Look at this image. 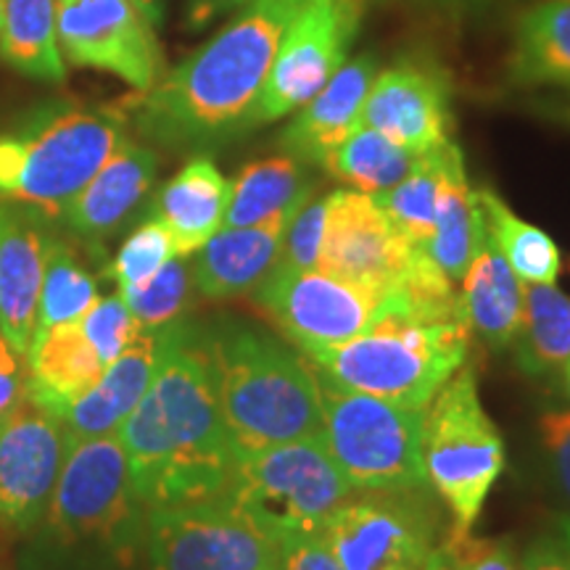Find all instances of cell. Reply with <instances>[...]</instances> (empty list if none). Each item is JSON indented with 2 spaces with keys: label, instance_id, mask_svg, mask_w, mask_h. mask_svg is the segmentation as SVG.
<instances>
[{
  "label": "cell",
  "instance_id": "6da1fadb",
  "mask_svg": "<svg viewBox=\"0 0 570 570\" xmlns=\"http://www.w3.org/2000/svg\"><path fill=\"white\" fill-rule=\"evenodd\" d=\"M117 436L146 510L230 491L238 452L219 412L204 348L185 325Z\"/></svg>",
  "mask_w": 570,
  "mask_h": 570
},
{
  "label": "cell",
  "instance_id": "7a4b0ae2",
  "mask_svg": "<svg viewBox=\"0 0 570 570\" xmlns=\"http://www.w3.org/2000/svg\"><path fill=\"white\" fill-rule=\"evenodd\" d=\"M298 11L248 0L206 46L132 101L140 135L167 148H212L259 127L275 51Z\"/></svg>",
  "mask_w": 570,
  "mask_h": 570
},
{
  "label": "cell",
  "instance_id": "3957f363",
  "mask_svg": "<svg viewBox=\"0 0 570 570\" xmlns=\"http://www.w3.org/2000/svg\"><path fill=\"white\" fill-rule=\"evenodd\" d=\"M198 344L235 452L323 439L317 373L296 346L235 320L214 325Z\"/></svg>",
  "mask_w": 570,
  "mask_h": 570
},
{
  "label": "cell",
  "instance_id": "277c9868",
  "mask_svg": "<svg viewBox=\"0 0 570 570\" xmlns=\"http://www.w3.org/2000/svg\"><path fill=\"white\" fill-rule=\"evenodd\" d=\"M470 336L462 315L446 320L412 315L396 288H391L367 333L304 356L325 381L341 389L428 410L441 386L465 365Z\"/></svg>",
  "mask_w": 570,
  "mask_h": 570
},
{
  "label": "cell",
  "instance_id": "5b68a950",
  "mask_svg": "<svg viewBox=\"0 0 570 570\" xmlns=\"http://www.w3.org/2000/svg\"><path fill=\"white\" fill-rule=\"evenodd\" d=\"M117 109L59 106L0 135V196L63 214L127 140Z\"/></svg>",
  "mask_w": 570,
  "mask_h": 570
},
{
  "label": "cell",
  "instance_id": "8992f818",
  "mask_svg": "<svg viewBox=\"0 0 570 570\" xmlns=\"http://www.w3.org/2000/svg\"><path fill=\"white\" fill-rule=\"evenodd\" d=\"M423 465L452 529L473 531L504 470V441L481 404L475 367L462 365L428 404Z\"/></svg>",
  "mask_w": 570,
  "mask_h": 570
},
{
  "label": "cell",
  "instance_id": "52a82bcc",
  "mask_svg": "<svg viewBox=\"0 0 570 570\" xmlns=\"http://www.w3.org/2000/svg\"><path fill=\"white\" fill-rule=\"evenodd\" d=\"M317 373V370H315ZM320 381L323 441L354 489H425V410Z\"/></svg>",
  "mask_w": 570,
  "mask_h": 570
},
{
  "label": "cell",
  "instance_id": "ba28073f",
  "mask_svg": "<svg viewBox=\"0 0 570 570\" xmlns=\"http://www.w3.org/2000/svg\"><path fill=\"white\" fill-rule=\"evenodd\" d=\"M146 508L117 433L69 444L48 502V531L69 544H96L130 560L146 539Z\"/></svg>",
  "mask_w": 570,
  "mask_h": 570
},
{
  "label": "cell",
  "instance_id": "9c48e42d",
  "mask_svg": "<svg viewBox=\"0 0 570 570\" xmlns=\"http://www.w3.org/2000/svg\"><path fill=\"white\" fill-rule=\"evenodd\" d=\"M151 570H277L281 537L230 494L146 512Z\"/></svg>",
  "mask_w": 570,
  "mask_h": 570
},
{
  "label": "cell",
  "instance_id": "30bf717a",
  "mask_svg": "<svg viewBox=\"0 0 570 570\" xmlns=\"http://www.w3.org/2000/svg\"><path fill=\"white\" fill-rule=\"evenodd\" d=\"M354 491L325 441L304 439L240 452L227 494L256 512L277 537H285L320 533Z\"/></svg>",
  "mask_w": 570,
  "mask_h": 570
},
{
  "label": "cell",
  "instance_id": "8fae6325",
  "mask_svg": "<svg viewBox=\"0 0 570 570\" xmlns=\"http://www.w3.org/2000/svg\"><path fill=\"white\" fill-rule=\"evenodd\" d=\"M436 531L423 489H356L320 533L344 570H423Z\"/></svg>",
  "mask_w": 570,
  "mask_h": 570
},
{
  "label": "cell",
  "instance_id": "7c38bea8",
  "mask_svg": "<svg viewBox=\"0 0 570 570\" xmlns=\"http://www.w3.org/2000/svg\"><path fill=\"white\" fill-rule=\"evenodd\" d=\"M252 296L256 309L306 354L367 333L389 294L348 283L320 267L275 265Z\"/></svg>",
  "mask_w": 570,
  "mask_h": 570
},
{
  "label": "cell",
  "instance_id": "4fadbf2b",
  "mask_svg": "<svg viewBox=\"0 0 570 570\" xmlns=\"http://www.w3.org/2000/svg\"><path fill=\"white\" fill-rule=\"evenodd\" d=\"M362 0H309L285 27L259 101V127L312 101L344 67L362 27Z\"/></svg>",
  "mask_w": 570,
  "mask_h": 570
},
{
  "label": "cell",
  "instance_id": "5bb4252c",
  "mask_svg": "<svg viewBox=\"0 0 570 570\" xmlns=\"http://www.w3.org/2000/svg\"><path fill=\"white\" fill-rule=\"evenodd\" d=\"M56 38L77 67L109 71L140 92L159 82V42L132 0H56Z\"/></svg>",
  "mask_w": 570,
  "mask_h": 570
},
{
  "label": "cell",
  "instance_id": "9a60e30c",
  "mask_svg": "<svg viewBox=\"0 0 570 570\" xmlns=\"http://www.w3.org/2000/svg\"><path fill=\"white\" fill-rule=\"evenodd\" d=\"M67 452L61 420L27 396L0 417V525L27 531L46 518Z\"/></svg>",
  "mask_w": 570,
  "mask_h": 570
},
{
  "label": "cell",
  "instance_id": "2e32d148",
  "mask_svg": "<svg viewBox=\"0 0 570 570\" xmlns=\"http://www.w3.org/2000/svg\"><path fill=\"white\" fill-rule=\"evenodd\" d=\"M415 246L396 233L373 196L341 188L327 194L320 269L389 294L402 281Z\"/></svg>",
  "mask_w": 570,
  "mask_h": 570
},
{
  "label": "cell",
  "instance_id": "e0dca14e",
  "mask_svg": "<svg viewBox=\"0 0 570 570\" xmlns=\"http://www.w3.org/2000/svg\"><path fill=\"white\" fill-rule=\"evenodd\" d=\"M360 127L383 132L412 154L449 140V80L433 63L396 61L377 71L362 106Z\"/></svg>",
  "mask_w": 570,
  "mask_h": 570
},
{
  "label": "cell",
  "instance_id": "ac0fdd59",
  "mask_svg": "<svg viewBox=\"0 0 570 570\" xmlns=\"http://www.w3.org/2000/svg\"><path fill=\"white\" fill-rule=\"evenodd\" d=\"M180 327V323L159 327V331L142 327L138 338L104 367V375L98 377L96 386L77 396L61 415L69 444L119 431L125 417L138 407L142 394L151 386L156 370L169 346L175 344Z\"/></svg>",
  "mask_w": 570,
  "mask_h": 570
},
{
  "label": "cell",
  "instance_id": "d6986e66",
  "mask_svg": "<svg viewBox=\"0 0 570 570\" xmlns=\"http://www.w3.org/2000/svg\"><path fill=\"white\" fill-rule=\"evenodd\" d=\"M51 235L32 212L0 204V333L27 356L38 327V304Z\"/></svg>",
  "mask_w": 570,
  "mask_h": 570
},
{
  "label": "cell",
  "instance_id": "ffe728a7",
  "mask_svg": "<svg viewBox=\"0 0 570 570\" xmlns=\"http://www.w3.org/2000/svg\"><path fill=\"white\" fill-rule=\"evenodd\" d=\"M375 75L377 59L373 53H362L354 61H346L281 132L277 142L283 154L294 156L306 167H323L327 156L360 127L362 106H365Z\"/></svg>",
  "mask_w": 570,
  "mask_h": 570
},
{
  "label": "cell",
  "instance_id": "44dd1931",
  "mask_svg": "<svg viewBox=\"0 0 570 570\" xmlns=\"http://www.w3.org/2000/svg\"><path fill=\"white\" fill-rule=\"evenodd\" d=\"M294 212L277 214L259 225L223 227L212 235L190 265L196 288L209 298L254 294L281 262L285 227Z\"/></svg>",
  "mask_w": 570,
  "mask_h": 570
},
{
  "label": "cell",
  "instance_id": "7402d4cb",
  "mask_svg": "<svg viewBox=\"0 0 570 570\" xmlns=\"http://www.w3.org/2000/svg\"><path fill=\"white\" fill-rule=\"evenodd\" d=\"M159 159L151 148L127 138L117 154L85 185L63 217L80 235L104 238L111 235L151 194Z\"/></svg>",
  "mask_w": 570,
  "mask_h": 570
},
{
  "label": "cell",
  "instance_id": "603a6c76",
  "mask_svg": "<svg viewBox=\"0 0 570 570\" xmlns=\"http://www.w3.org/2000/svg\"><path fill=\"white\" fill-rule=\"evenodd\" d=\"M104 367L80 323L51 325L35 333L27 352L24 396L61 420L77 396L96 386Z\"/></svg>",
  "mask_w": 570,
  "mask_h": 570
},
{
  "label": "cell",
  "instance_id": "cb8c5ba5",
  "mask_svg": "<svg viewBox=\"0 0 570 570\" xmlns=\"http://www.w3.org/2000/svg\"><path fill=\"white\" fill-rule=\"evenodd\" d=\"M230 183L209 156H194L156 196L151 217L173 235L177 256H194L225 225Z\"/></svg>",
  "mask_w": 570,
  "mask_h": 570
},
{
  "label": "cell",
  "instance_id": "d4e9b609",
  "mask_svg": "<svg viewBox=\"0 0 570 570\" xmlns=\"http://www.w3.org/2000/svg\"><path fill=\"white\" fill-rule=\"evenodd\" d=\"M460 312L470 333H475L491 352L512 346L523 320V281L512 273L487 230L479 252L462 277Z\"/></svg>",
  "mask_w": 570,
  "mask_h": 570
},
{
  "label": "cell",
  "instance_id": "484cf974",
  "mask_svg": "<svg viewBox=\"0 0 570 570\" xmlns=\"http://www.w3.org/2000/svg\"><path fill=\"white\" fill-rule=\"evenodd\" d=\"M483 235H487V219H483L479 196L468 185L465 159H462L458 142L449 140L444 146L436 225H433V235L425 244V252L444 269L449 281L462 283Z\"/></svg>",
  "mask_w": 570,
  "mask_h": 570
},
{
  "label": "cell",
  "instance_id": "4316f807",
  "mask_svg": "<svg viewBox=\"0 0 570 570\" xmlns=\"http://www.w3.org/2000/svg\"><path fill=\"white\" fill-rule=\"evenodd\" d=\"M508 71L518 88L570 90V0H539L520 13Z\"/></svg>",
  "mask_w": 570,
  "mask_h": 570
},
{
  "label": "cell",
  "instance_id": "83f0119b",
  "mask_svg": "<svg viewBox=\"0 0 570 570\" xmlns=\"http://www.w3.org/2000/svg\"><path fill=\"white\" fill-rule=\"evenodd\" d=\"M315 194V183L306 175V164L281 154L246 164L230 183L223 227H248L267 223L277 214L294 212Z\"/></svg>",
  "mask_w": 570,
  "mask_h": 570
},
{
  "label": "cell",
  "instance_id": "f1b7e54d",
  "mask_svg": "<svg viewBox=\"0 0 570 570\" xmlns=\"http://www.w3.org/2000/svg\"><path fill=\"white\" fill-rule=\"evenodd\" d=\"M512 348L523 373H566L570 362V296L558 285L523 283V320Z\"/></svg>",
  "mask_w": 570,
  "mask_h": 570
},
{
  "label": "cell",
  "instance_id": "f546056e",
  "mask_svg": "<svg viewBox=\"0 0 570 570\" xmlns=\"http://www.w3.org/2000/svg\"><path fill=\"white\" fill-rule=\"evenodd\" d=\"M0 56L21 75L61 82L67 69L56 38V0H3Z\"/></svg>",
  "mask_w": 570,
  "mask_h": 570
},
{
  "label": "cell",
  "instance_id": "4dcf8cb0",
  "mask_svg": "<svg viewBox=\"0 0 570 570\" xmlns=\"http://www.w3.org/2000/svg\"><path fill=\"white\" fill-rule=\"evenodd\" d=\"M487 230L499 254L504 256L512 273L523 283L554 285L560 277L562 256L554 240L541 227L520 219L491 188L475 190Z\"/></svg>",
  "mask_w": 570,
  "mask_h": 570
},
{
  "label": "cell",
  "instance_id": "1f68e13d",
  "mask_svg": "<svg viewBox=\"0 0 570 570\" xmlns=\"http://www.w3.org/2000/svg\"><path fill=\"white\" fill-rule=\"evenodd\" d=\"M417 156L420 154H412L410 148L399 146L383 132L356 127L336 151L327 156L323 169L352 190L377 196L404 180L415 167Z\"/></svg>",
  "mask_w": 570,
  "mask_h": 570
},
{
  "label": "cell",
  "instance_id": "d6a6232c",
  "mask_svg": "<svg viewBox=\"0 0 570 570\" xmlns=\"http://www.w3.org/2000/svg\"><path fill=\"white\" fill-rule=\"evenodd\" d=\"M449 142V140H446ZM444 142V146H446ZM444 146L417 156L415 167L404 180H399L386 194L373 196L389 223L396 227L402 238L412 246H423L431 240L436 225V204L441 188V169H444Z\"/></svg>",
  "mask_w": 570,
  "mask_h": 570
},
{
  "label": "cell",
  "instance_id": "836d02e7",
  "mask_svg": "<svg viewBox=\"0 0 570 570\" xmlns=\"http://www.w3.org/2000/svg\"><path fill=\"white\" fill-rule=\"evenodd\" d=\"M98 302V285L88 269L80 267L69 246L51 238L46 262V277H42L40 304H38V327L35 333L51 325L80 323V320Z\"/></svg>",
  "mask_w": 570,
  "mask_h": 570
},
{
  "label": "cell",
  "instance_id": "e575fe53",
  "mask_svg": "<svg viewBox=\"0 0 570 570\" xmlns=\"http://www.w3.org/2000/svg\"><path fill=\"white\" fill-rule=\"evenodd\" d=\"M190 285H194V275H190L188 262H185V256H175L151 281L138 285V288L119 291V296L125 298V304L130 306L135 320L142 327L159 331V327L180 323V315L190 298Z\"/></svg>",
  "mask_w": 570,
  "mask_h": 570
},
{
  "label": "cell",
  "instance_id": "d590c367",
  "mask_svg": "<svg viewBox=\"0 0 570 570\" xmlns=\"http://www.w3.org/2000/svg\"><path fill=\"white\" fill-rule=\"evenodd\" d=\"M175 256L177 248L173 235H169V230L159 219L151 217L125 240L119 254L114 256L109 273L117 281L119 291L138 288V285L151 281Z\"/></svg>",
  "mask_w": 570,
  "mask_h": 570
},
{
  "label": "cell",
  "instance_id": "8d00e7d4",
  "mask_svg": "<svg viewBox=\"0 0 570 570\" xmlns=\"http://www.w3.org/2000/svg\"><path fill=\"white\" fill-rule=\"evenodd\" d=\"M85 336L96 346L104 365L117 360L127 346L138 338L142 325L135 320L122 296H106L92 304V309L80 320Z\"/></svg>",
  "mask_w": 570,
  "mask_h": 570
},
{
  "label": "cell",
  "instance_id": "74e56055",
  "mask_svg": "<svg viewBox=\"0 0 570 570\" xmlns=\"http://www.w3.org/2000/svg\"><path fill=\"white\" fill-rule=\"evenodd\" d=\"M325 219L327 196L312 194L302 206H298L294 217H291L288 227H285L281 262H277V265L294 269H317L325 240Z\"/></svg>",
  "mask_w": 570,
  "mask_h": 570
},
{
  "label": "cell",
  "instance_id": "f35d334b",
  "mask_svg": "<svg viewBox=\"0 0 570 570\" xmlns=\"http://www.w3.org/2000/svg\"><path fill=\"white\" fill-rule=\"evenodd\" d=\"M441 544L452 554L454 570H518L510 539H487L473 537V531L449 529Z\"/></svg>",
  "mask_w": 570,
  "mask_h": 570
},
{
  "label": "cell",
  "instance_id": "ab89813d",
  "mask_svg": "<svg viewBox=\"0 0 570 570\" xmlns=\"http://www.w3.org/2000/svg\"><path fill=\"white\" fill-rule=\"evenodd\" d=\"M277 570H344L331 552L323 533H285L281 537V568Z\"/></svg>",
  "mask_w": 570,
  "mask_h": 570
},
{
  "label": "cell",
  "instance_id": "60d3db41",
  "mask_svg": "<svg viewBox=\"0 0 570 570\" xmlns=\"http://www.w3.org/2000/svg\"><path fill=\"white\" fill-rule=\"evenodd\" d=\"M539 433L558 487L570 502V410L544 412L539 420Z\"/></svg>",
  "mask_w": 570,
  "mask_h": 570
},
{
  "label": "cell",
  "instance_id": "b9f144b4",
  "mask_svg": "<svg viewBox=\"0 0 570 570\" xmlns=\"http://www.w3.org/2000/svg\"><path fill=\"white\" fill-rule=\"evenodd\" d=\"M27 365L24 354L0 333V417L9 415L24 399Z\"/></svg>",
  "mask_w": 570,
  "mask_h": 570
},
{
  "label": "cell",
  "instance_id": "7bdbcfd3",
  "mask_svg": "<svg viewBox=\"0 0 570 570\" xmlns=\"http://www.w3.org/2000/svg\"><path fill=\"white\" fill-rule=\"evenodd\" d=\"M518 570H570V554L560 533H544V537L533 539V544L523 552Z\"/></svg>",
  "mask_w": 570,
  "mask_h": 570
},
{
  "label": "cell",
  "instance_id": "ee69618b",
  "mask_svg": "<svg viewBox=\"0 0 570 570\" xmlns=\"http://www.w3.org/2000/svg\"><path fill=\"white\" fill-rule=\"evenodd\" d=\"M248 0H188V21L194 27L209 24L212 19L238 11Z\"/></svg>",
  "mask_w": 570,
  "mask_h": 570
},
{
  "label": "cell",
  "instance_id": "f6af8a7d",
  "mask_svg": "<svg viewBox=\"0 0 570 570\" xmlns=\"http://www.w3.org/2000/svg\"><path fill=\"white\" fill-rule=\"evenodd\" d=\"M537 111L541 114V117L552 119V122H558V125L568 127V130H570V104L541 101V104H537Z\"/></svg>",
  "mask_w": 570,
  "mask_h": 570
},
{
  "label": "cell",
  "instance_id": "bcb514c9",
  "mask_svg": "<svg viewBox=\"0 0 570 570\" xmlns=\"http://www.w3.org/2000/svg\"><path fill=\"white\" fill-rule=\"evenodd\" d=\"M132 6L142 13L151 27H159L164 19V0H132Z\"/></svg>",
  "mask_w": 570,
  "mask_h": 570
},
{
  "label": "cell",
  "instance_id": "7dc6e473",
  "mask_svg": "<svg viewBox=\"0 0 570 570\" xmlns=\"http://www.w3.org/2000/svg\"><path fill=\"white\" fill-rule=\"evenodd\" d=\"M423 570H454V560H452V554L446 552V547L439 544L433 547V552L428 554V560H425V566H423Z\"/></svg>",
  "mask_w": 570,
  "mask_h": 570
},
{
  "label": "cell",
  "instance_id": "c3c4849f",
  "mask_svg": "<svg viewBox=\"0 0 570 570\" xmlns=\"http://www.w3.org/2000/svg\"><path fill=\"white\" fill-rule=\"evenodd\" d=\"M558 525H560V539H562V544H566V550H568V554H570V515H562V518L558 520Z\"/></svg>",
  "mask_w": 570,
  "mask_h": 570
},
{
  "label": "cell",
  "instance_id": "681fc988",
  "mask_svg": "<svg viewBox=\"0 0 570 570\" xmlns=\"http://www.w3.org/2000/svg\"><path fill=\"white\" fill-rule=\"evenodd\" d=\"M275 3H281V6H288V9H294V11H302L306 3H309V0H275Z\"/></svg>",
  "mask_w": 570,
  "mask_h": 570
},
{
  "label": "cell",
  "instance_id": "f907efd6",
  "mask_svg": "<svg viewBox=\"0 0 570 570\" xmlns=\"http://www.w3.org/2000/svg\"><path fill=\"white\" fill-rule=\"evenodd\" d=\"M0 30H3V0H0Z\"/></svg>",
  "mask_w": 570,
  "mask_h": 570
},
{
  "label": "cell",
  "instance_id": "816d5d0a",
  "mask_svg": "<svg viewBox=\"0 0 570 570\" xmlns=\"http://www.w3.org/2000/svg\"><path fill=\"white\" fill-rule=\"evenodd\" d=\"M566 377H568V391H570V362H568V367H566Z\"/></svg>",
  "mask_w": 570,
  "mask_h": 570
}]
</instances>
